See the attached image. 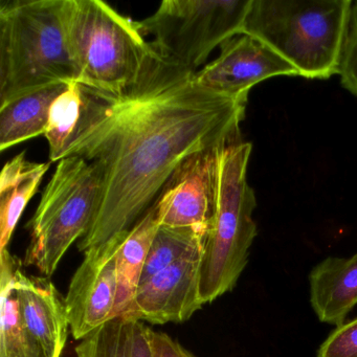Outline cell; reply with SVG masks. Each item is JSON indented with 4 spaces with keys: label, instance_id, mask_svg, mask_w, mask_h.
Here are the masks:
<instances>
[{
    "label": "cell",
    "instance_id": "6da1fadb",
    "mask_svg": "<svg viewBox=\"0 0 357 357\" xmlns=\"http://www.w3.org/2000/svg\"><path fill=\"white\" fill-rule=\"evenodd\" d=\"M196 73L156 50L137 82L118 95L81 85L82 114L63 158H84L101 178L81 252L130 231L189 156L242 142L248 101L202 86Z\"/></svg>",
    "mask_w": 357,
    "mask_h": 357
},
{
    "label": "cell",
    "instance_id": "603a6c76",
    "mask_svg": "<svg viewBox=\"0 0 357 357\" xmlns=\"http://www.w3.org/2000/svg\"><path fill=\"white\" fill-rule=\"evenodd\" d=\"M151 349L153 357H196L168 334L153 330L151 331Z\"/></svg>",
    "mask_w": 357,
    "mask_h": 357
},
{
    "label": "cell",
    "instance_id": "8992f818",
    "mask_svg": "<svg viewBox=\"0 0 357 357\" xmlns=\"http://www.w3.org/2000/svg\"><path fill=\"white\" fill-rule=\"evenodd\" d=\"M101 178L95 165L79 156L58 162L28 225L30 244L24 265L51 278L68 248L91 229Z\"/></svg>",
    "mask_w": 357,
    "mask_h": 357
},
{
    "label": "cell",
    "instance_id": "7c38bea8",
    "mask_svg": "<svg viewBox=\"0 0 357 357\" xmlns=\"http://www.w3.org/2000/svg\"><path fill=\"white\" fill-rule=\"evenodd\" d=\"M14 287L22 326L29 335L45 356H61L70 330L66 298L50 278L26 275L22 265L16 269Z\"/></svg>",
    "mask_w": 357,
    "mask_h": 357
},
{
    "label": "cell",
    "instance_id": "e0dca14e",
    "mask_svg": "<svg viewBox=\"0 0 357 357\" xmlns=\"http://www.w3.org/2000/svg\"><path fill=\"white\" fill-rule=\"evenodd\" d=\"M20 266L9 250L0 252V357H47L22 326L14 287Z\"/></svg>",
    "mask_w": 357,
    "mask_h": 357
},
{
    "label": "cell",
    "instance_id": "d6986e66",
    "mask_svg": "<svg viewBox=\"0 0 357 357\" xmlns=\"http://www.w3.org/2000/svg\"><path fill=\"white\" fill-rule=\"evenodd\" d=\"M206 237V233L193 227L160 225L152 242L139 285L204 244Z\"/></svg>",
    "mask_w": 357,
    "mask_h": 357
},
{
    "label": "cell",
    "instance_id": "4fadbf2b",
    "mask_svg": "<svg viewBox=\"0 0 357 357\" xmlns=\"http://www.w3.org/2000/svg\"><path fill=\"white\" fill-rule=\"evenodd\" d=\"M310 302L319 321L340 326L357 304V254L329 257L309 275Z\"/></svg>",
    "mask_w": 357,
    "mask_h": 357
},
{
    "label": "cell",
    "instance_id": "ba28073f",
    "mask_svg": "<svg viewBox=\"0 0 357 357\" xmlns=\"http://www.w3.org/2000/svg\"><path fill=\"white\" fill-rule=\"evenodd\" d=\"M127 233L89 248L73 275L66 304L70 332L81 340L114 319L118 275L116 257Z\"/></svg>",
    "mask_w": 357,
    "mask_h": 357
},
{
    "label": "cell",
    "instance_id": "3957f363",
    "mask_svg": "<svg viewBox=\"0 0 357 357\" xmlns=\"http://www.w3.org/2000/svg\"><path fill=\"white\" fill-rule=\"evenodd\" d=\"M352 0H252L242 34L279 54L300 77L340 75Z\"/></svg>",
    "mask_w": 357,
    "mask_h": 357
},
{
    "label": "cell",
    "instance_id": "277c9868",
    "mask_svg": "<svg viewBox=\"0 0 357 357\" xmlns=\"http://www.w3.org/2000/svg\"><path fill=\"white\" fill-rule=\"evenodd\" d=\"M64 24L82 86L118 95L137 82L156 55L137 22L101 0H64Z\"/></svg>",
    "mask_w": 357,
    "mask_h": 357
},
{
    "label": "cell",
    "instance_id": "30bf717a",
    "mask_svg": "<svg viewBox=\"0 0 357 357\" xmlns=\"http://www.w3.org/2000/svg\"><path fill=\"white\" fill-rule=\"evenodd\" d=\"M220 49L216 60L196 73L202 86L220 95L248 101L250 89L266 79L300 76L289 62L250 35H237Z\"/></svg>",
    "mask_w": 357,
    "mask_h": 357
},
{
    "label": "cell",
    "instance_id": "5bb4252c",
    "mask_svg": "<svg viewBox=\"0 0 357 357\" xmlns=\"http://www.w3.org/2000/svg\"><path fill=\"white\" fill-rule=\"evenodd\" d=\"M50 162H33L26 152L16 155L0 174V252L8 250L16 225L40 185Z\"/></svg>",
    "mask_w": 357,
    "mask_h": 357
},
{
    "label": "cell",
    "instance_id": "44dd1931",
    "mask_svg": "<svg viewBox=\"0 0 357 357\" xmlns=\"http://www.w3.org/2000/svg\"><path fill=\"white\" fill-rule=\"evenodd\" d=\"M317 357H357V317L337 326L319 347Z\"/></svg>",
    "mask_w": 357,
    "mask_h": 357
},
{
    "label": "cell",
    "instance_id": "7402d4cb",
    "mask_svg": "<svg viewBox=\"0 0 357 357\" xmlns=\"http://www.w3.org/2000/svg\"><path fill=\"white\" fill-rule=\"evenodd\" d=\"M340 76L342 86L357 97V1L351 10Z\"/></svg>",
    "mask_w": 357,
    "mask_h": 357
},
{
    "label": "cell",
    "instance_id": "9c48e42d",
    "mask_svg": "<svg viewBox=\"0 0 357 357\" xmlns=\"http://www.w3.org/2000/svg\"><path fill=\"white\" fill-rule=\"evenodd\" d=\"M204 245L141 284L120 317L155 325L188 321L204 305L200 296Z\"/></svg>",
    "mask_w": 357,
    "mask_h": 357
},
{
    "label": "cell",
    "instance_id": "cb8c5ba5",
    "mask_svg": "<svg viewBox=\"0 0 357 357\" xmlns=\"http://www.w3.org/2000/svg\"><path fill=\"white\" fill-rule=\"evenodd\" d=\"M151 331L144 321H135L131 340L130 357H153L151 349Z\"/></svg>",
    "mask_w": 357,
    "mask_h": 357
},
{
    "label": "cell",
    "instance_id": "ac0fdd59",
    "mask_svg": "<svg viewBox=\"0 0 357 357\" xmlns=\"http://www.w3.org/2000/svg\"><path fill=\"white\" fill-rule=\"evenodd\" d=\"M83 107L82 86L70 82L50 109L45 139L49 144L50 160L60 162L80 122Z\"/></svg>",
    "mask_w": 357,
    "mask_h": 357
},
{
    "label": "cell",
    "instance_id": "5b68a950",
    "mask_svg": "<svg viewBox=\"0 0 357 357\" xmlns=\"http://www.w3.org/2000/svg\"><path fill=\"white\" fill-rule=\"evenodd\" d=\"M252 148V144L240 142L216 151L214 208L200 267L204 304L235 287L257 236L252 219L256 195L246 178Z\"/></svg>",
    "mask_w": 357,
    "mask_h": 357
},
{
    "label": "cell",
    "instance_id": "7a4b0ae2",
    "mask_svg": "<svg viewBox=\"0 0 357 357\" xmlns=\"http://www.w3.org/2000/svg\"><path fill=\"white\" fill-rule=\"evenodd\" d=\"M77 82L64 0L0 3V106L59 83Z\"/></svg>",
    "mask_w": 357,
    "mask_h": 357
},
{
    "label": "cell",
    "instance_id": "8fae6325",
    "mask_svg": "<svg viewBox=\"0 0 357 357\" xmlns=\"http://www.w3.org/2000/svg\"><path fill=\"white\" fill-rule=\"evenodd\" d=\"M216 151L198 152L177 167L154 202L160 225L208 234L214 208Z\"/></svg>",
    "mask_w": 357,
    "mask_h": 357
},
{
    "label": "cell",
    "instance_id": "52a82bcc",
    "mask_svg": "<svg viewBox=\"0 0 357 357\" xmlns=\"http://www.w3.org/2000/svg\"><path fill=\"white\" fill-rule=\"evenodd\" d=\"M252 0H165L137 22L164 57L197 72L210 54L241 35Z\"/></svg>",
    "mask_w": 357,
    "mask_h": 357
},
{
    "label": "cell",
    "instance_id": "9a60e30c",
    "mask_svg": "<svg viewBox=\"0 0 357 357\" xmlns=\"http://www.w3.org/2000/svg\"><path fill=\"white\" fill-rule=\"evenodd\" d=\"M70 83H59L0 106V151L45 135L50 109Z\"/></svg>",
    "mask_w": 357,
    "mask_h": 357
},
{
    "label": "cell",
    "instance_id": "ffe728a7",
    "mask_svg": "<svg viewBox=\"0 0 357 357\" xmlns=\"http://www.w3.org/2000/svg\"><path fill=\"white\" fill-rule=\"evenodd\" d=\"M135 321L114 317L81 340L77 357H130Z\"/></svg>",
    "mask_w": 357,
    "mask_h": 357
},
{
    "label": "cell",
    "instance_id": "2e32d148",
    "mask_svg": "<svg viewBox=\"0 0 357 357\" xmlns=\"http://www.w3.org/2000/svg\"><path fill=\"white\" fill-rule=\"evenodd\" d=\"M160 227L158 208L153 204L121 244L116 257L118 294L114 317L124 312L137 291L152 242Z\"/></svg>",
    "mask_w": 357,
    "mask_h": 357
}]
</instances>
